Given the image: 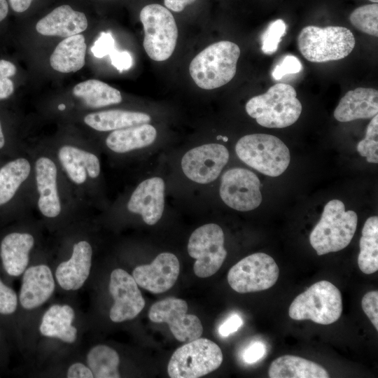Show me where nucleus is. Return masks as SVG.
Returning a JSON list of instances; mask_svg holds the SVG:
<instances>
[{"mask_svg":"<svg viewBox=\"0 0 378 378\" xmlns=\"http://www.w3.org/2000/svg\"><path fill=\"white\" fill-rule=\"evenodd\" d=\"M74 96L90 108H99L122 102L119 90L108 84L95 79H90L76 85L72 90Z\"/></svg>","mask_w":378,"mask_h":378,"instance_id":"obj_30","label":"nucleus"},{"mask_svg":"<svg viewBox=\"0 0 378 378\" xmlns=\"http://www.w3.org/2000/svg\"><path fill=\"white\" fill-rule=\"evenodd\" d=\"M32 0H9L12 9L18 13H22L28 9Z\"/></svg>","mask_w":378,"mask_h":378,"instance_id":"obj_47","label":"nucleus"},{"mask_svg":"<svg viewBox=\"0 0 378 378\" xmlns=\"http://www.w3.org/2000/svg\"><path fill=\"white\" fill-rule=\"evenodd\" d=\"M139 17L144 30L143 46L147 55L158 62L167 59L174 52L178 38L173 15L167 8L152 4L141 9Z\"/></svg>","mask_w":378,"mask_h":378,"instance_id":"obj_8","label":"nucleus"},{"mask_svg":"<svg viewBox=\"0 0 378 378\" xmlns=\"http://www.w3.org/2000/svg\"><path fill=\"white\" fill-rule=\"evenodd\" d=\"M74 319L75 312L70 305L54 304L43 314L39 332L44 337L74 343L77 339V328L72 324Z\"/></svg>","mask_w":378,"mask_h":378,"instance_id":"obj_24","label":"nucleus"},{"mask_svg":"<svg viewBox=\"0 0 378 378\" xmlns=\"http://www.w3.org/2000/svg\"><path fill=\"white\" fill-rule=\"evenodd\" d=\"M279 269L270 255L265 253L249 255L233 265L227 274L230 287L239 293H253L273 286Z\"/></svg>","mask_w":378,"mask_h":378,"instance_id":"obj_10","label":"nucleus"},{"mask_svg":"<svg viewBox=\"0 0 378 378\" xmlns=\"http://www.w3.org/2000/svg\"><path fill=\"white\" fill-rule=\"evenodd\" d=\"M378 113V91L370 88H357L348 91L340 99L334 111L340 122L368 119Z\"/></svg>","mask_w":378,"mask_h":378,"instance_id":"obj_23","label":"nucleus"},{"mask_svg":"<svg viewBox=\"0 0 378 378\" xmlns=\"http://www.w3.org/2000/svg\"><path fill=\"white\" fill-rule=\"evenodd\" d=\"M58 108L60 111H64L66 108V106L64 104H60L58 105Z\"/></svg>","mask_w":378,"mask_h":378,"instance_id":"obj_50","label":"nucleus"},{"mask_svg":"<svg viewBox=\"0 0 378 378\" xmlns=\"http://www.w3.org/2000/svg\"><path fill=\"white\" fill-rule=\"evenodd\" d=\"M361 304L363 312L378 330V292H368L363 297Z\"/></svg>","mask_w":378,"mask_h":378,"instance_id":"obj_38","label":"nucleus"},{"mask_svg":"<svg viewBox=\"0 0 378 378\" xmlns=\"http://www.w3.org/2000/svg\"><path fill=\"white\" fill-rule=\"evenodd\" d=\"M150 116L145 113L125 110H107L85 115L86 125L99 132H110L148 123Z\"/></svg>","mask_w":378,"mask_h":378,"instance_id":"obj_26","label":"nucleus"},{"mask_svg":"<svg viewBox=\"0 0 378 378\" xmlns=\"http://www.w3.org/2000/svg\"><path fill=\"white\" fill-rule=\"evenodd\" d=\"M164 207V182L153 177L140 183L132 193L127 208L141 215L147 225H155L161 218Z\"/></svg>","mask_w":378,"mask_h":378,"instance_id":"obj_18","label":"nucleus"},{"mask_svg":"<svg viewBox=\"0 0 378 378\" xmlns=\"http://www.w3.org/2000/svg\"><path fill=\"white\" fill-rule=\"evenodd\" d=\"M156 136L155 128L146 123L112 131L105 143L111 151L125 153L150 146Z\"/></svg>","mask_w":378,"mask_h":378,"instance_id":"obj_25","label":"nucleus"},{"mask_svg":"<svg viewBox=\"0 0 378 378\" xmlns=\"http://www.w3.org/2000/svg\"><path fill=\"white\" fill-rule=\"evenodd\" d=\"M260 182L251 171L233 168L224 173L220 186V196L230 208L248 211L257 208L262 202Z\"/></svg>","mask_w":378,"mask_h":378,"instance_id":"obj_13","label":"nucleus"},{"mask_svg":"<svg viewBox=\"0 0 378 378\" xmlns=\"http://www.w3.org/2000/svg\"><path fill=\"white\" fill-rule=\"evenodd\" d=\"M87 27L85 15L68 5L57 7L36 24L37 32L42 35L65 38L78 34Z\"/></svg>","mask_w":378,"mask_h":378,"instance_id":"obj_22","label":"nucleus"},{"mask_svg":"<svg viewBox=\"0 0 378 378\" xmlns=\"http://www.w3.org/2000/svg\"><path fill=\"white\" fill-rule=\"evenodd\" d=\"M243 321L239 315L235 314L225 321L218 328V333L221 337H227L236 332L242 326Z\"/></svg>","mask_w":378,"mask_h":378,"instance_id":"obj_42","label":"nucleus"},{"mask_svg":"<svg viewBox=\"0 0 378 378\" xmlns=\"http://www.w3.org/2000/svg\"><path fill=\"white\" fill-rule=\"evenodd\" d=\"M86 43L82 34L65 38L55 48L50 57L52 69L61 73L76 72L85 64Z\"/></svg>","mask_w":378,"mask_h":378,"instance_id":"obj_28","label":"nucleus"},{"mask_svg":"<svg viewBox=\"0 0 378 378\" xmlns=\"http://www.w3.org/2000/svg\"><path fill=\"white\" fill-rule=\"evenodd\" d=\"M357 150L370 163L378 162V115L372 117L368 125L365 136L357 145Z\"/></svg>","mask_w":378,"mask_h":378,"instance_id":"obj_34","label":"nucleus"},{"mask_svg":"<svg viewBox=\"0 0 378 378\" xmlns=\"http://www.w3.org/2000/svg\"><path fill=\"white\" fill-rule=\"evenodd\" d=\"M349 20L354 27L367 34L378 36V4H366L356 8Z\"/></svg>","mask_w":378,"mask_h":378,"instance_id":"obj_33","label":"nucleus"},{"mask_svg":"<svg viewBox=\"0 0 378 378\" xmlns=\"http://www.w3.org/2000/svg\"><path fill=\"white\" fill-rule=\"evenodd\" d=\"M55 155L60 171L76 188L87 189L88 184L100 175L99 159L88 148L64 144L56 148Z\"/></svg>","mask_w":378,"mask_h":378,"instance_id":"obj_14","label":"nucleus"},{"mask_svg":"<svg viewBox=\"0 0 378 378\" xmlns=\"http://www.w3.org/2000/svg\"><path fill=\"white\" fill-rule=\"evenodd\" d=\"M245 108L261 126L284 128L298 120L302 104L293 86L279 83L271 86L265 93L251 98Z\"/></svg>","mask_w":378,"mask_h":378,"instance_id":"obj_1","label":"nucleus"},{"mask_svg":"<svg viewBox=\"0 0 378 378\" xmlns=\"http://www.w3.org/2000/svg\"><path fill=\"white\" fill-rule=\"evenodd\" d=\"M92 248L87 240L73 245L71 257L60 262L55 270V279L65 290H77L88 279L92 267Z\"/></svg>","mask_w":378,"mask_h":378,"instance_id":"obj_20","label":"nucleus"},{"mask_svg":"<svg viewBox=\"0 0 378 378\" xmlns=\"http://www.w3.org/2000/svg\"><path fill=\"white\" fill-rule=\"evenodd\" d=\"M18 297L15 291L4 283L0 278V314L10 315L13 314L18 307Z\"/></svg>","mask_w":378,"mask_h":378,"instance_id":"obj_36","label":"nucleus"},{"mask_svg":"<svg viewBox=\"0 0 378 378\" xmlns=\"http://www.w3.org/2000/svg\"><path fill=\"white\" fill-rule=\"evenodd\" d=\"M266 353V346L260 341L251 343L244 351L242 357L245 363L253 364L260 360Z\"/></svg>","mask_w":378,"mask_h":378,"instance_id":"obj_40","label":"nucleus"},{"mask_svg":"<svg viewBox=\"0 0 378 378\" xmlns=\"http://www.w3.org/2000/svg\"><path fill=\"white\" fill-rule=\"evenodd\" d=\"M33 172V164L24 157L11 160L0 168V206L10 202Z\"/></svg>","mask_w":378,"mask_h":378,"instance_id":"obj_29","label":"nucleus"},{"mask_svg":"<svg viewBox=\"0 0 378 378\" xmlns=\"http://www.w3.org/2000/svg\"><path fill=\"white\" fill-rule=\"evenodd\" d=\"M179 271L178 258L172 253L164 252L158 255L150 264L136 267L132 276L142 288L152 293H161L173 287Z\"/></svg>","mask_w":378,"mask_h":378,"instance_id":"obj_17","label":"nucleus"},{"mask_svg":"<svg viewBox=\"0 0 378 378\" xmlns=\"http://www.w3.org/2000/svg\"><path fill=\"white\" fill-rule=\"evenodd\" d=\"M8 12V7L6 0H0V22L6 17Z\"/></svg>","mask_w":378,"mask_h":378,"instance_id":"obj_48","label":"nucleus"},{"mask_svg":"<svg viewBox=\"0 0 378 378\" xmlns=\"http://www.w3.org/2000/svg\"><path fill=\"white\" fill-rule=\"evenodd\" d=\"M15 73L16 67L12 62L5 59L0 60V76L9 78L14 76Z\"/></svg>","mask_w":378,"mask_h":378,"instance_id":"obj_46","label":"nucleus"},{"mask_svg":"<svg viewBox=\"0 0 378 378\" xmlns=\"http://www.w3.org/2000/svg\"><path fill=\"white\" fill-rule=\"evenodd\" d=\"M223 359L218 345L210 340L199 337L174 352L167 372L172 378H197L218 369Z\"/></svg>","mask_w":378,"mask_h":378,"instance_id":"obj_7","label":"nucleus"},{"mask_svg":"<svg viewBox=\"0 0 378 378\" xmlns=\"http://www.w3.org/2000/svg\"><path fill=\"white\" fill-rule=\"evenodd\" d=\"M14 91V85L8 78L0 76V99L9 97Z\"/></svg>","mask_w":378,"mask_h":378,"instance_id":"obj_44","label":"nucleus"},{"mask_svg":"<svg viewBox=\"0 0 378 378\" xmlns=\"http://www.w3.org/2000/svg\"><path fill=\"white\" fill-rule=\"evenodd\" d=\"M111 64L119 72L128 70L132 66V57L130 53L126 50L119 51L114 49L109 55Z\"/></svg>","mask_w":378,"mask_h":378,"instance_id":"obj_41","label":"nucleus"},{"mask_svg":"<svg viewBox=\"0 0 378 378\" xmlns=\"http://www.w3.org/2000/svg\"><path fill=\"white\" fill-rule=\"evenodd\" d=\"M270 378H328L321 365L296 356L284 355L274 360L268 370Z\"/></svg>","mask_w":378,"mask_h":378,"instance_id":"obj_27","label":"nucleus"},{"mask_svg":"<svg viewBox=\"0 0 378 378\" xmlns=\"http://www.w3.org/2000/svg\"><path fill=\"white\" fill-rule=\"evenodd\" d=\"M302 69V64L296 57L287 55L275 66L272 71V77L275 80H280L287 74L299 73Z\"/></svg>","mask_w":378,"mask_h":378,"instance_id":"obj_37","label":"nucleus"},{"mask_svg":"<svg viewBox=\"0 0 378 378\" xmlns=\"http://www.w3.org/2000/svg\"><path fill=\"white\" fill-rule=\"evenodd\" d=\"M55 279L50 268L45 264L32 265L22 274L18 300L27 310L43 304L53 294Z\"/></svg>","mask_w":378,"mask_h":378,"instance_id":"obj_19","label":"nucleus"},{"mask_svg":"<svg viewBox=\"0 0 378 378\" xmlns=\"http://www.w3.org/2000/svg\"><path fill=\"white\" fill-rule=\"evenodd\" d=\"M108 290L113 299L110 319L120 323L136 318L145 306V300L132 275L116 268L110 275Z\"/></svg>","mask_w":378,"mask_h":378,"instance_id":"obj_16","label":"nucleus"},{"mask_svg":"<svg viewBox=\"0 0 378 378\" xmlns=\"http://www.w3.org/2000/svg\"><path fill=\"white\" fill-rule=\"evenodd\" d=\"M59 171L55 157L48 154L39 155L33 162L37 207L41 214L49 219L59 217L62 212Z\"/></svg>","mask_w":378,"mask_h":378,"instance_id":"obj_12","label":"nucleus"},{"mask_svg":"<svg viewBox=\"0 0 378 378\" xmlns=\"http://www.w3.org/2000/svg\"><path fill=\"white\" fill-rule=\"evenodd\" d=\"M298 46L305 59L312 62L339 60L348 56L355 46V38L347 28L309 25L298 36Z\"/></svg>","mask_w":378,"mask_h":378,"instance_id":"obj_4","label":"nucleus"},{"mask_svg":"<svg viewBox=\"0 0 378 378\" xmlns=\"http://www.w3.org/2000/svg\"><path fill=\"white\" fill-rule=\"evenodd\" d=\"M222 139H223L224 141H227V136H222Z\"/></svg>","mask_w":378,"mask_h":378,"instance_id":"obj_51","label":"nucleus"},{"mask_svg":"<svg viewBox=\"0 0 378 378\" xmlns=\"http://www.w3.org/2000/svg\"><path fill=\"white\" fill-rule=\"evenodd\" d=\"M357 223L356 212L346 211L344 203L339 200H330L309 235L310 244L318 255L339 251L351 242Z\"/></svg>","mask_w":378,"mask_h":378,"instance_id":"obj_3","label":"nucleus"},{"mask_svg":"<svg viewBox=\"0 0 378 378\" xmlns=\"http://www.w3.org/2000/svg\"><path fill=\"white\" fill-rule=\"evenodd\" d=\"M188 253L195 259L193 271L197 276L214 275L227 256L222 228L217 224L208 223L195 230L188 240Z\"/></svg>","mask_w":378,"mask_h":378,"instance_id":"obj_9","label":"nucleus"},{"mask_svg":"<svg viewBox=\"0 0 378 378\" xmlns=\"http://www.w3.org/2000/svg\"><path fill=\"white\" fill-rule=\"evenodd\" d=\"M371 2H373V3H377L378 2V0H369Z\"/></svg>","mask_w":378,"mask_h":378,"instance_id":"obj_52","label":"nucleus"},{"mask_svg":"<svg viewBox=\"0 0 378 378\" xmlns=\"http://www.w3.org/2000/svg\"><path fill=\"white\" fill-rule=\"evenodd\" d=\"M342 299L340 290L328 281L312 284L291 302L288 314L297 321L311 320L321 325L337 321L342 315Z\"/></svg>","mask_w":378,"mask_h":378,"instance_id":"obj_6","label":"nucleus"},{"mask_svg":"<svg viewBox=\"0 0 378 378\" xmlns=\"http://www.w3.org/2000/svg\"><path fill=\"white\" fill-rule=\"evenodd\" d=\"M115 49V41L111 32H101L99 38L91 47L94 57L102 58L108 55Z\"/></svg>","mask_w":378,"mask_h":378,"instance_id":"obj_39","label":"nucleus"},{"mask_svg":"<svg viewBox=\"0 0 378 378\" xmlns=\"http://www.w3.org/2000/svg\"><path fill=\"white\" fill-rule=\"evenodd\" d=\"M196 0H164V6L167 9H170L174 12H181L185 7L191 4Z\"/></svg>","mask_w":378,"mask_h":378,"instance_id":"obj_45","label":"nucleus"},{"mask_svg":"<svg viewBox=\"0 0 378 378\" xmlns=\"http://www.w3.org/2000/svg\"><path fill=\"white\" fill-rule=\"evenodd\" d=\"M5 143H6L5 136H4L2 126L0 122V150L4 147Z\"/></svg>","mask_w":378,"mask_h":378,"instance_id":"obj_49","label":"nucleus"},{"mask_svg":"<svg viewBox=\"0 0 378 378\" xmlns=\"http://www.w3.org/2000/svg\"><path fill=\"white\" fill-rule=\"evenodd\" d=\"M186 301L167 298L154 303L148 311V318L153 323H166L171 332L179 342H188L200 337L203 326L195 315L188 314Z\"/></svg>","mask_w":378,"mask_h":378,"instance_id":"obj_11","label":"nucleus"},{"mask_svg":"<svg viewBox=\"0 0 378 378\" xmlns=\"http://www.w3.org/2000/svg\"><path fill=\"white\" fill-rule=\"evenodd\" d=\"M240 48L234 43L221 41L205 48L191 61L190 74L200 88L212 90L229 83L235 76Z\"/></svg>","mask_w":378,"mask_h":378,"instance_id":"obj_2","label":"nucleus"},{"mask_svg":"<svg viewBox=\"0 0 378 378\" xmlns=\"http://www.w3.org/2000/svg\"><path fill=\"white\" fill-rule=\"evenodd\" d=\"M69 378H92L93 374L88 365L82 363L71 364L66 372Z\"/></svg>","mask_w":378,"mask_h":378,"instance_id":"obj_43","label":"nucleus"},{"mask_svg":"<svg viewBox=\"0 0 378 378\" xmlns=\"http://www.w3.org/2000/svg\"><path fill=\"white\" fill-rule=\"evenodd\" d=\"M235 151L247 165L272 177L282 174L290 160L286 144L278 137L266 134L244 136L237 141Z\"/></svg>","mask_w":378,"mask_h":378,"instance_id":"obj_5","label":"nucleus"},{"mask_svg":"<svg viewBox=\"0 0 378 378\" xmlns=\"http://www.w3.org/2000/svg\"><path fill=\"white\" fill-rule=\"evenodd\" d=\"M286 30V24L283 20L277 19L271 22L261 38L262 51L267 55L275 52Z\"/></svg>","mask_w":378,"mask_h":378,"instance_id":"obj_35","label":"nucleus"},{"mask_svg":"<svg viewBox=\"0 0 378 378\" xmlns=\"http://www.w3.org/2000/svg\"><path fill=\"white\" fill-rule=\"evenodd\" d=\"M34 244L35 239L29 232H13L3 237L0 243V258L8 275L19 276L23 274Z\"/></svg>","mask_w":378,"mask_h":378,"instance_id":"obj_21","label":"nucleus"},{"mask_svg":"<svg viewBox=\"0 0 378 378\" xmlns=\"http://www.w3.org/2000/svg\"><path fill=\"white\" fill-rule=\"evenodd\" d=\"M360 253L358 265L360 270L366 274H371L378 270V217L368 218L362 230L359 242Z\"/></svg>","mask_w":378,"mask_h":378,"instance_id":"obj_31","label":"nucleus"},{"mask_svg":"<svg viewBox=\"0 0 378 378\" xmlns=\"http://www.w3.org/2000/svg\"><path fill=\"white\" fill-rule=\"evenodd\" d=\"M87 365L96 378L120 377L118 367L120 357L113 348L98 344L92 347L86 356Z\"/></svg>","mask_w":378,"mask_h":378,"instance_id":"obj_32","label":"nucleus"},{"mask_svg":"<svg viewBox=\"0 0 378 378\" xmlns=\"http://www.w3.org/2000/svg\"><path fill=\"white\" fill-rule=\"evenodd\" d=\"M229 160L226 147L219 144H208L188 150L182 158L181 168L191 181L209 183L216 179Z\"/></svg>","mask_w":378,"mask_h":378,"instance_id":"obj_15","label":"nucleus"}]
</instances>
